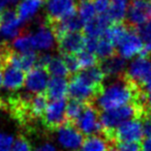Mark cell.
I'll list each match as a JSON object with an SVG mask.
<instances>
[{"label":"cell","instance_id":"obj_14","mask_svg":"<svg viewBox=\"0 0 151 151\" xmlns=\"http://www.w3.org/2000/svg\"><path fill=\"white\" fill-rule=\"evenodd\" d=\"M49 73L46 68L35 66L28 71L25 77V87L28 93L38 94L47 90L49 83Z\"/></svg>","mask_w":151,"mask_h":151},{"label":"cell","instance_id":"obj_40","mask_svg":"<svg viewBox=\"0 0 151 151\" xmlns=\"http://www.w3.org/2000/svg\"><path fill=\"white\" fill-rule=\"evenodd\" d=\"M143 103L147 110V113L151 114V89L147 90L143 94Z\"/></svg>","mask_w":151,"mask_h":151},{"label":"cell","instance_id":"obj_30","mask_svg":"<svg viewBox=\"0 0 151 151\" xmlns=\"http://www.w3.org/2000/svg\"><path fill=\"white\" fill-rule=\"evenodd\" d=\"M126 12H127V4L112 2L110 9L107 13V16L112 24L122 23L123 20L126 18Z\"/></svg>","mask_w":151,"mask_h":151},{"label":"cell","instance_id":"obj_27","mask_svg":"<svg viewBox=\"0 0 151 151\" xmlns=\"http://www.w3.org/2000/svg\"><path fill=\"white\" fill-rule=\"evenodd\" d=\"M136 31L144 44L142 55L151 56V20L136 27Z\"/></svg>","mask_w":151,"mask_h":151},{"label":"cell","instance_id":"obj_45","mask_svg":"<svg viewBox=\"0 0 151 151\" xmlns=\"http://www.w3.org/2000/svg\"><path fill=\"white\" fill-rule=\"evenodd\" d=\"M2 86V73H0V88Z\"/></svg>","mask_w":151,"mask_h":151},{"label":"cell","instance_id":"obj_41","mask_svg":"<svg viewBox=\"0 0 151 151\" xmlns=\"http://www.w3.org/2000/svg\"><path fill=\"white\" fill-rule=\"evenodd\" d=\"M20 0H0V11H4L6 9H9L13 5H16L19 3Z\"/></svg>","mask_w":151,"mask_h":151},{"label":"cell","instance_id":"obj_2","mask_svg":"<svg viewBox=\"0 0 151 151\" xmlns=\"http://www.w3.org/2000/svg\"><path fill=\"white\" fill-rule=\"evenodd\" d=\"M147 114L148 113L143 101H137L115 109L103 111L99 115L101 132L105 134L107 138L112 137L113 132L121 123L134 118L143 119Z\"/></svg>","mask_w":151,"mask_h":151},{"label":"cell","instance_id":"obj_29","mask_svg":"<svg viewBox=\"0 0 151 151\" xmlns=\"http://www.w3.org/2000/svg\"><path fill=\"white\" fill-rule=\"evenodd\" d=\"M77 9H78V17L82 21L83 25L97 16V13L91 0H80Z\"/></svg>","mask_w":151,"mask_h":151},{"label":"cell","instance_id":"obj_46","mask_svg":"<svg viewBox=\"0 0 151 151\" xmlns=\"http://www.w3.org/2000/svg\"><path fill=\"white\" fill-rule=\"evenodd\" d=\"M0 24H1V15H0Z\"/></svg>","mask_w":151,"mask_h":151},{"label":"cell","instance_id":"obj_34","mask_svg":"<svg viewBox=\"0 0 151 151\" xmlns=\"http://www.w3.org/2000/svg\"><path fill=\"white\" fill-rule=\"evenodd\" d=\"M15 138L12 134L0 132V151H12Z\"/></svg>","mask_w":151,"mask_h":151},{"label":"cell","instance_id":"obj_9","mask_svg":"<svg viewBox=\"0 0 151 151\" xmlns=\"http://www.w3.org/2000/svg\"><path fill=\"white\" fill-rule=\"evenodd\" d=\"M66 101L65 99H54L48 104L46 111L42 115V123L48 129L55 130L66 123Z\"/></svg>","mask_w":151,"mask_h":151},{"label":"cell","instance_id":"obj_16","mask_svg":"<svg viewBox=\"0 0 151 151\" xmlns=\"http://www.w3.org/2000/svg\"><path fill=\"white\" fill-rule=\"evenodd\" d=\"M2 85L9 91H17L25 84V71L13 65L6 64L3 67Z\"/></svg>","mask_w":151,"mask_h":151},{"label":"cell","instance_id":"obj_8","mask_svg":"<svg viewBox=\"0 0 151 151\" xmlns=\"http://www.w3.org/2000/svg\"><path fill=\"white\" fill-rule=\"evenodd\" d=\"M33 42L34 51L47 52L54 48L56 42V35L53 27L47 20L36 25L33 32H30Z\"/></svg>","mask_w":151,"mask_h":151},{"label":"cell","instance_id":"obj_35","mask_svg":"<svg viewBox=\"0 0 151 151\" xmlns=\"http://www.w3.org/2000/svg\"><path fill=\"white\" fill-rule=\"evenodd\" d=\"M63 58H64L65 64H66V67L69 73H78L79 71H81L80 63H79L77 55H64Z\"/></svg>","mask_w":151,"mask_h":151},{"label":"cell","instance_id":"obj_24","mask_svg":"<svg viewBox=\"0 0 151 151\" xmlns=\"http://www.w3.org/2000/svg\"><path fill=\"white\" fill-rule=\"evenodd\" d=\"M12 50L17 53H29L34 52L33 42H32L31 34L29 32L21 33L14 38L12 42Z\"/></svg>","mask_w":151,"mask_h":151},{"label":"cell","instance_id":"obj_37","mask_svg":"<svg viewBox=\"0 0 151 151\" xmlns=\"http://www.w3.org/2000/svg\"><path fill=\"white\" fill-rule=\"evenodd\" d=\"M118 151H141V145L136 142H117Z\"/></svg>","mask_w":151,"mask_h":151},{"label":"cell","instance_id":"obj_39","mask_svg":"<svg viewBox=\"0 0 151 151\" xmlns=\"http://www.w3.org/2000/svg\"><path fill=\"white\" fill-rule=\"evenodd\" d=\"M143 132L146 138H151V114H147L143 118Z\"/></svg>","mask_w":151,"mask_h":151},{"label":"cell","instance_id":"obj_3","mask_svg":"<svg viewBox=\"0 0 151 151\" xmlns=\"http://www.w3.org/2000/svg\"><path fill=\"white\" fill-rule=\"evenodd\" d=\"M104 86H99L90 80L84 70L79 71L70 79L68 83V94L71 99L82 103H93Z\"/></svg>","mask_w":151,"mask_h":151},{"label":"cell","instance_id":"obj_10","mask_svg":"<svg viewBox=\"0 0 151 151\" xmlns=\"http://www.w3.org/2000/svg\"><path fill=\"white\" fill-rule=\"evenodd\" d=\"M117 142H136L139 143L144 137L143 124L140 119L134 118L121 123L112 134Z\"/></svg>","mask_w":151,"mask_h":151},{"label":"cell","instance_id":"obj_20","mask_svg":"<svg viewBox=\"0 0 151 151\" xmlns=\"http://www.w3.org/2000/svg\"><path fill=\"white\" fill-rule=\"evenodd\" d=\"M46 91L48 99H51L52 101L64 99V97L68 94V83L65 78L52 77L49 80Z\"/></svg>","mask_w":151,"mask_h":151},{"label":"cell","instance_id":"obj_18","mask_svg":"<svg viewBox=\"0 0 151 151\" xmlns=\"http://www.w3.org/2000/svg\"><path fill=\"white\" fill-rule=\"evenodd\" d=\"M46 0H20L17 4V15L23 23L32 21L44 6Z\"/></svg>","mask_w":151,"mask_h":151},{"label":"cell","instance_id":"obj_1","mask_svg":"<svg viewBox=\"0 0 151 151\" xmlns=\"http://www.w3.org/2000/svg\"><path fill=\"white\" fill-rule=\"evenodd\" d=\"M144 92L122 75L121 78L101 88L94 99L96 104L94 106L101 111H107L132 103L143 101Z\"/></svg>","mask_w":151,"mask_h":151},{"label":"cell","instance_id":"obj_32","mask_svg":"<svg viewBox=\"0 0 151 151\" xmlns=\"http://www.w3.org/2000/svg\"><path fill=\"white\" fill-rule=\"evenodd\" d=\"M79 63H80L81 70L93 67L97 64V56L92 52H89L87 50L82 51L81 53L77 54Z\"/></svg>","mask_w":151,"mask_h":151},{"label":"cell","instance_id":"obj_33","mask_svg":"<svg viewBox=\"0 0 151 151\" xmlns=\"http://www.w3.org/2000/svg\"><path fill=\"white\" fill-rule=\"evenodd\" d=\"M12 151H33L31 143L27 138L20 136L19 138L15 139V142L12 147Z\"/></svg>","mask_w":151,"mask_h":151},{"label":"cell","instance_id":"obj_23","mask_svg":"<svg viewBox=\"0 0 151 151\" xmlns=\"http://www.w3.org/2000/svg\"><path fill=\"white\" fill-rule=\"evenodd\" d=\"M109 141L107 137L92 134L84 139L81 151H109Z\"/></svg>","mask_w":151,"mask_h":151},{"label":"cell","instance_id":"obj_28","mask_svg":"<svg viewBox=\"0 0 151 151\" xmlns=\"http://www.w3.org/2000/svg\"><path fill=\"white\" fill-rule=\"evenodd\" d=\"M129 28L122 23H113L108 27L107 31L105 33V36L109 40H111L114 44V46H117L118 42L124 37L126 33H127Z\"/></svg>","mask_w":151,"mask_h":151},{"label":"cell","instance_id":"obj_4","mask_svg":"<svg viewBox=\"0 0 151 151\" xmlns=\"http://www.w3.org/2000/svg\"><path fill=\"white\" fill-rule=\"evenodd\" d=\"M123 75L142 91L150 90L151 59L149 58V56L140 55L132 61Z\"/></svg>","mask_w":151,"mask_h":151},{"label":"cell","instance_id":"obj_12","mask_svg":"<svg viewBox=\"0 0 151 151\" xmlns=\"http://www.w3.org/2000/svg\"><path fill=\"white\" fill-rule=\"evenodd\" d=\"M22 25L17 15V12L12 9H6L1 13V24H0V35L4 40H14L21 34Z\"/></svg>","mask_w":151,"mask_h":151},{"label":"cell","instance_id":"obj_5","mask_svg":"<svg viewBox=\"0 0 151 151\" xmlns=\"http://www.w3.org/2000/svg\"><path fill=\"white\" fill-rule=\"evenodd\" d=\"M57 147L63 151H78L84 141V134L70 122L62 124L55 129Z\"/></svg>","mask_w":151,"mask_h":151},{"label":"cell","instance_id":"obj_43","mask_svg":"<svg viewBox=\"0 0 151 151\" xmlns=\"http://www.w3.org/2000/svg\"><path fill=\"white\" fill-rule=\"evenodd\" d=\"M141 151H151V138H146L141 145Z\"/></svg>","mask_w":151,"mask_h":151},{"label":"cell","instance_id":"obj_13","mask_svg":"<svg viewBox=\"0 0 151 151\" xmlns=\"http://www.w3.org/2000/svg\"><path fill=\"white\" fill-rule=\"evenodd\" d=\"M126 19L134 27L151 20V0H132L127 5Z\"/></svg>","mask_w":151,"mask_h":151},{"label":"cell","instance_id":"obj_44","mask_svg":"<svg viewBox=\"0 0 151 151\" xmlns=\"http://www.w3.org/2000/svg\"><path fill=\"white\" fill-rule=\"evenodd\" d=\"M112 2H117V3H125V4H127L128 0H112Z\"/></svg>","mask_w":151,"mask_h":151},{"label":"cell","instance_id":"obj_22","mask_svg":"<svg viewBox=\"0 0 151 151\" xmlns=\"http://www.w3.org/2000/svg\"><path fill=\"white\" fill-rule=\"evenodd\" d=\"M51 25H52L57 40L62 35H64V34L69 33V32L80 31L81 28H83L82 21H81L78 16L76 15L70 18H67V19L63 20V21L58 22V23L51 24Z\"/></svg>","mask_w":151,"mask_h":151},{"label":"cell","instance_id":"obj_36","mask_svg":"<svg viewBox=\"0 0 151 151\" xmlns=\"http://www.w3.org/2000/svg\"><path fill=\"white\" fill-rule=\"evenodd\" d=\"M97 15H107L112 4V0H91Z\"/></svg>","mask_w":151,"mask_h":151},{"label":"cell","instance_id":"obj_21","mask_svg":"<svg viewBox=\"0 0 151 151\" xmlns=\"http://www.w3.org/2000/svg\"><path fill=\"white\" fill-rule=\"evenodd\" d=\"M105 73L106 77H119L126 67L125 59L119 55H113L107 59H104L99 65Z\"/></svg>","mask_w":151,"mask_h":151},{"label":"cell","instance_id":"obj_38","mask_svg":"<svg viewBox=\"0 0 151 151\" xmlns=\"http://www.w3.org/2000/svg\"><path fill=\"white\" fill-rule=\"evenodd\" d=\"M33 151H60L59 148L55 144L51 142H44L33 149Z\"/></svg>","mask_w":151,"mask_h":151},{"label":"cell","instance_id":"obj_31","mask_svg":"<svg viewBox=\"0 0 151 151\" xmlns=\"http://www.w3.org/2000/svg\"><path fill=\"white\" fill-rule=\"evenodd\" d=\"M86 103L76 101V99H70L68 103H66V109H65V114H66V121L70 123H75V121L79 118L81 113L83 112Z\"/></svg>","mask_w":151,"mask_h":151},{"label":"cell","instance_id":"obj_17","mask_svg":"<svg viewBox=\"0 0 151 151\" xmlns=\"http://www.w3.org/2000/svg\"><path fill=\"white\" fill-rule=\"evenodd\" d=\"M111 24L107 15H97L91 21L83 25L84 35L89 38H99L105 35L108 27Z\"/></svg>","mask_w":151,"mask_h":151},{"label":"cell","instance_id":"obj_25","mask_svg":"<svg viewBox=\"0 0 151 151\" xmlns=\"http://www.w3.org/2000/svg\"><path fill=\"white\" fill-rule=\"evenodd\" d=\"M47 70L52 77H59V78H65L69 73L68 69L65 64L64 58L61 56L52 57L47 65Z\"/></svg>","mask_w":151,"mask_h":151},{"label":"cell","instance_id":"obj_26","mask_svg":"<svg viewBox=\"0 0 151 151\" xmlns=\"http://www.w3.org/2000/svg\"><path fill=\"white\" fill-rule=\"evenodd\" d=\"M114 53H115V46L111 40H108L105 35L97 38L94 48V54L97 56V58L104 60L113 56Z\"/></svg>","mask_w":151,"mask_h":151},{"label":"cell","instance_id":"obj_7","mask_svg":"<svg viewBox=\"0 0 151 151\" xmlns=\"http://www.w3.org/2000/svg\"><path fill=\"white\" fill-rule=\"evenodd\" d=\"M73 124L83 134L87 137L101 132L99 111L92 103H86L83 112Z\"/></svg>","mask_w":151,"mask_h":151},{"label":"cell","instance_id":"obj_42","mask_svg":"<svg viewBox=\"0 0 151 151\" xmlns=\"http://www.w3.org/2000/svg\"><path fill=\"white\" fill-rule=\"evenodd\" d=\"M7 49H9V47L5 45L4 48L0 50V69L3 68L5 65V55H6Z\"/></svg>","mask_w":151,"mask_h":151},{"label":"cell","instance_id":"obj_15","mask_svg":"<svg viewBox=\"0 0 151 151\" xmlns=\"http://www.w3.org/2000/svg\"><path fill=\"white\" fill-rule=\"evenodd\" d=\"M58 47L63 55H77L85 50L86 36L80 31L69 32L58 40Z\"/></svg>","mask_w":151,"mask_h":151},{"label":"cell","instance_id":"obj_19","mask_svg":"<svg viewBox=\"0 0 151 151\" xmlns=\"http://www.w3.org/2000/svg\"><path fill=\"white\" fill-rule=\"evenodd\" d=\"M48 96L45 93L32 94L27 101V114L29 118H42L48 107Z\"/></svg>","mask_w":151,"mask_h":151},{"label":"cell","instance_id":"obj_6","mask_svg":"<svg viewBox=\"0 0 151 151\" xmlns=\"http://www.w3.org/2000/svg\"><path fill=\"white\" fill-rule=\"evenodd\" d=\"M46 20L50 24L60 21L76 15V0H46Z\"/></svg>","mask_w":151,"mask_h":151},{"label":"cell","instance_id":"obj_11","mask_svg":"<svg viewBox=\"0 0 151 151\" xmlns=\"http://www.w3.org/2000/svg\"><path fill=\"white\" fill-rule=\"evenodd\" d=\"M144 44L136 30L128 29L127 33L118 42L117 51L119 56L124 59H130L137 55H142Z\"/></svg>","mask_w":151,"mask_h":151}]
</instances>
